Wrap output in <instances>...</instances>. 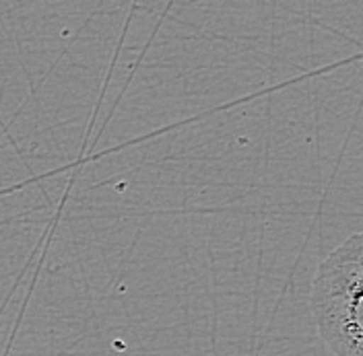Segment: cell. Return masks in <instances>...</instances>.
I'll return each mask as SVG.
<instances>
[{"mask_svg":"<svg viewBox=\"0 0 363 356\" xmlns=\"http://www.w3.org/2000/svg\"><path fill=\"white\" fill-rule=\"evenodd\" d=\"M310 305L318 334L333 355L363 356V231L324 258Z\"/></svg>","mask_w":363,"mask_h":356,"instance_id":"6da1fadb","label":"cell"}]
</instances>
